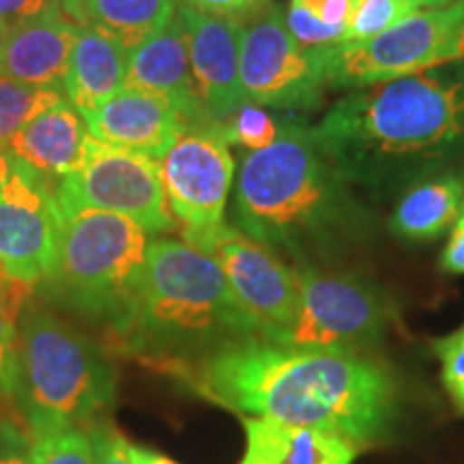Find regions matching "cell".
I'll use <instances>...</instances> for the list:
<instances>
[{
  "label": "cell",
  "mask_w": 464,
  "mask_h": 464,
  "mask_svg": "<svg viewBox=\"0 0 464 464\" xmlns=\"http://www.w3.org/2000/svg\"><path fill=\"white\" fill-rule=\"evenodd\" d=\"M89 136L84 116L63 100L28 121L11 138L7 153L48 181L54 179L58 183L82 161Z\"/></svg>",
  "instance_id": "ac0fdd59"
},
{
  "label": "cell",
  "mask_w": 464,
  "mask_h": 464,
  "mask_svg": "<svg viewBox=\"0 0 464 464\" xmlns=\"http://www.w3.org/2000/svg\"><path fill=\"white\" fill-rule=\"evenodd\" d=\"M208 256L222 266L232 293L260 324L263 338L271 342L280 338L293 323L299 304L295 266L228 224Z\"/></svg>",
  "instance_id": "4fadbf2b"
},
{
  "label": "cell",
  "mask_w": 464,
  "mask_h": 464,
  "mask_svg": "<svg viewBox=\"0 0 464 464\" xmlns=\"http://www.w3.org/2000/svg\"><path fill=\"white\" fill-rule=\"evenodd\" d=\"M61 224L48 179L14 158L0 194V271L28 288L48 284L56 266Z\"/></svg>",
  "instance_id": "7c38bea8"
},
{
  "label": "cell",
  "mask_w": 464,
  "mask_h": 464,
  "mask_svg": "<svg viewBox=\"0 0 464 464\" xmlns=\"http://www.w3.org/2000/svg\"><path fill=\"white\" fill-rule=\"evenodd\" d=\"M61 216L108 211L153 235L177 228L166 200L161 161L89 136L78 168L54 185Z\"/></svg>",
  "instance_id": "9c48e42d"
},
{
  "label": "cell",
  "mask_w": 464,
  "mask_h": 464,
  "mask_svg": "<svg viewBox=\"0 0 464 464\" xmlns=\"http://www.w3.org/2000/svg\"><path fill=\"white\" fill-rule=\"evenodd\" d=\"M277 133H280V121H276L265 108L254 106V103H243L222 127L226 142L239 144L247 150L266 149L276 142Z\"/></svg>",
  "instance_id": "484cf974"
},
{
  "label": "cell",
  "mask_w": 464,
  "mask_h": 464,
  "mask_svg": "<svg viewBox=\"0 0 464 464\" xmlns=\"http://www.w3.org/2000/svg\"><path fill=\"white\" fill-rule=\"evenodd\" d=\"M17 314L0 290V402H15V376H17Z\"/></svg>",
  "instance_id": "83f0119b"
},
{
  "label": "cell",
  "mask_w": 464,
  "mask_h": 464,
  "mask_svg": "<svg viewBox=\"0 0 464 464\" xmlns=\"http://www.w3.org/2000/svg\"><path fill=\"white\" fill-rule=\"evenodd\" d=\"M61 9L78 26L114 34L131 50L177 15V0H61Z\"/></svg>",
  "instance_id": "7402d4cb"
},
{
  "label": "cell",
  "mask_w": 464,
  "mask_h": 464,
  "mask_svg": "<svg viewBox=\"0 0 464 464\" xmlns=\"http://www.w3.org/2000/svg\"><path fill=\"white\" fill-rule=\"evenodd\" d=\"M108 334L116 351L166 370L235 342L263 338L218 260L172 239L149 243L136 299Z\"/></svg>",
  "instance_id": "277c9868"
},
{
  "label": "cell",
  "mask_w": 464,
  "mask_h": 464,
  "mask_svg": "<svg viewBox=\"0 0 464 464\" xmlns=\"http://www.w3.org/2000/svg\"><path fill=\"white\" fill-rule=\"evenodd\" d=\"M456 61H464V33H462V37H460V44H458Z\"/></svg>",
  "instance_id": "74e56055"
},
{
  "label": "cell",
  "mask_w": 464,
  "mask_h": 464,
  "mask_svg": "<svg viewBox=\"0 0 464 464\" xmlns=\"http://www.w3.org/2000/svg\"><path fill=\"white\" fill-rule=\"evenodd\" d=\"M95 464H131L127 456V439L108 420L97 421L89 428Z\"/></svg>",
  "instance_id": "f1b7e54d"
},
{
  "label": "cell",
  "mask_w": 464,
  "mask_h": 464,
  "mask_svg": "<svg viewBox=\"0 0 464 464\" xmlns=\"http://www.w3.org/2000/svg\"><path fill=\"white\" fill-rule=\"evenodd\" d=\"M299 304L276 342L368 355L396 323V301L381 284L344 266H295Z\"/></svg>",
  "instance_id": "52a82bcc"
},
{
  "label": "cell",
  "mask_w": 464,
  "mask_h": 464,
  "mask_svg": "<svg viewBox=\"0 0 464 464\" xmlns=\"http://www.w3.org/2000/svg\"><path fill=\"white\" fill-rule=\"evenodd\" d=\"M61 0H0V24L7 28L24 24L28 20L48 14Z\"/></svg>",
  "instance_id": "d6a6232c"
},
{
  "label": "cell",
  "mask_w": 464,
  "mask_h": 464,
  "mask_svg": "<svg viewBox=\"0 0 464 464\" xmlns=\"http://www.w3.org/2000/svg\"><path fill=\"white\" fill-rule=\"evenodd\" d=\"M5 33H7V26H5V24H0V42H3Z\"/></svg>",
  "instance_id": "f35d334b"
},
{
  "label": "cell",
  "mask_w": 464,
  "mask_h": 464,
  "mask_svg": "<svg viewBox=\"0 0 464 464\" xmlns=\"http://www.w3.org/2000/svg\"><path fill=\"white\" fill-rule=\"evenodd\" d=\"M239 78L243 102L284 112L316 110L327 89L316 50L293 37L277 3L243 22Z\"/></svg>",
  "instance_id": "30bf717a"
},
{
  "label": "cell",
  "mask_w": 464,
  "mask_h": 464,
  "mask_svg": "<svg viewBox=\"0 0 464 464\" xmlns=\"http://www.w3.org/2000/svg\"><path fill=\"white\" fill-rule=\"evenodd\" d=\"M464 207V170L439 172L398 196L390 230L409 243H428L451 230Z\"/></svg>",
  "instance_id": "44dd1931"
},
{
  "label": "cell",
  "mask_w": 464,
  "mask_h": 464,
  "mask_svg": "<svg viewBox=\"0 0 464 464\" xmlns=\"http://www.w3.org/2000/svg\"><path fill=\"white\" fill-rule=\"evenodd\" d=\"M168 372L235 413L318 428L357 448L385 437L400 413L396 376L357 353L249 338Z\"/></svg>",
  "instance_id": "6da1fadb"
},
{
  "label": "cell",
  "mask_w": 464,
  "mask_h": 464,
  "mask_svg": "<svg viewBox=\"0 0 464 464\" xmlns=\"http://www.w3.org/2000/svg\"><path fill=\"white\" fill-rule=\"evenodd\" d=\"M89 133L114 147L161 161L189 127L170 103L140 89H121L100 108L84 114Z\"/></svg>",
  "instance_id": "2e32d148"
},
{
  "label": "cell",
  "mask_w": 464,
  "mask_h": 464,
  "mask_svg": "<svg viewBox=\"0 0 464 464\" xmlns=\"http://www.w3.org/2000/svg\"><path fill=\"white\" fill-rule=\"evenodd\" d=\"M432 351L440 365V382L458 413L464 415V324L454 334L434 340Z\"/></svg>",
  "instance_id": "4316f807"
},
{
  "label": "cell",
  "mask_w": 464,
  "mask_h": 464,
  "mask_svg": "<svg viewBox=\"0 0 464 464\" xmlns=\"http://www.w3.org/2000/svg\"><path fill=\"white\" fill-rule=\"evenodd\" d=\"M166 200L188 246L211 252L226 228L224 213L235 181L230 144L219 130H191L161 160Z\"/></svg>",
  "instance_id": "8fae6325"
},
{
  "label": "cell",
  "mask_w": 464,
  "mask_h": 464,
  "mask_svg": "<svg viewBox=\"0 0 464 464\" xmlns=\"http://www.w3.org/2000/svg\"><path fill=\"white\" fill-rule=\"evenodd\" d=\"M177 3L200 11V14L237 17V20L246 22L247 17L256 15L269 7L274 0H177Z\"/></svg>",
  "instance_id": "4dcf8cb0"
},
{
  "label": "cell",
  "mask_w": 464,
  "mask_h": 464,
  "mask_svg": "<svg viewBox=\"0 0 464 464\" xmlns=\"http://www.w3.org/2000/svg\"><path fill=\"white\" fill-rule=\"evenodd\" d=\"M420 9L421 5L417 0H357L342 42L374 37Z\"/></svg>",
  "instance_id": "cb8c5ba5"
},
{
  "label": "cell",
  "mask_w": 464,
  "mask_h": 464,
  "mask_svg": "<svg viewBox=\"0 0 464 464\" xmlns=\"http://www.w3.org/2000/svg\"><path fill=\"white\" fill-rule=\"evenodd\" d=\"M11 166H14V158L7 153V149H0V194H3L5 185L9 181Z\"/></svg>",
  "instance_id": "d590c367"
},
{
  "label": "cell",
  "mask_w": 464,
  "mask_h": 464,
  "mask_svg": "<svg viewBox=\"0 0 464 464\" xmlns=\"http://www.w3.org/2000/svg\"><path fill=\"white\" fill-rule=\"evenodd\" d=\"M130 48L100 28L80 26L63 92L80 114H89L125 89Z\"/></svg>",
  "instance_id": "ffe728a7"
},
{
  "label": "cell",
  "mask_w": 464,
  "mask_h": 464,
  "mask_svg": "<svg viewBox=\"0 0 464 464\" xmlns=\"http://www.w3.org/2000/svg\"><path fill=\"white\" fill-rule=\"evenodd\" d=\"M127 89H140L170 103L191 130H219L207 112L189 63V42L181 17L130 50ZM222 131V130H219Z\"/></svg>",
  "instance_id": "9a60e30c"
},
{
  "label": "cell",
  "mask_w": 464,
  "mask_h": 464,
  "mask_svg": "<svg viewBox=\"0 0 464 464\" xmlns=\"http://www.w3.org/2000/svg\"><path fill=\"white\" fill-rule=\"evenodd\" d=\"M440 269L454 276H464V207L451 226L448 246L440 252Z\"/></svg>",
  "instance_id": "836d02e7"
},
{
  "label": "cell",
  "mask_w": 464,
  "mask_h": 464,
  "mask_svg": "<svg viewBox=\"0 0 464 464\" xmlns=\"http://www.w3.org/2000/svg\"><path fill=\"white\" fill-rule=\"evenodd\" d=\"M246 451L239 464H353L355 443L338 434L271 417H243Z\"/></svg>",
  "instance_id": "d6986e66"
},
{
  "label": "cell",
  "mask_w": 464,
  "mask_h": 464,
  "mask_svg": "<svg viewBox=\"0 0 464 464\" xmlns=\"http://www.w3.org/2000/svg\"><path fill=\"white\" fill-rule=\"evenodd\" d=\"M33 464H95L89 430L72 428L31 439Z\"/></svg>",
  "instance_id": "d4e9b609"
},
{
  "label": "cell",
  "mask_w": 464,
  "mask_h": 464,
  "mask_svg": "<svg viewBox=\"0 0 464 464\" xmlns=\"http://www.w3.org/2000/svg\"><path fill=\"white\" fill-rule=\"evenodd\" d=\"M63 102L61 89H45L0 78V149H7L11 138L39 112Z\"/></svg>",
  "instance_id": "603a6c76"
},
{
  "label": "cell",
  "mask_w": 464,
  "mask_h": 464,
  "mask_svg": "<svg viewBox=\"0 0 464 464\" xmlns=\"http://www.w3.org/2000/svg\"><path fill=\"white\" fill-rule=\"evenodd\" d=\"M78 31L80 26L63 14L61 5L7 28L0 42V78L63 91Z\"/></svg>",
  "instance_id": "e0dca14e"
},
{
  "label": "cell",
  "mask_w": 464,
  "mask_h": 464,
  "mask_svg": "<svg viewBox=\"0 0 464 464\" xmlns=\"http://www.w3.org/2000/svg\"><path fill=\"white\" fill-rule=\"evenodd\" d=\"M116 381L100 348L45 310L28 307L17 329L15 404L28 434L84 428L103 420Z\"/></svg>",
  "instance_id": "5b68a950"
},
{
  "label": "cell",
  "mask_w": 464,
  "mask_h": 464,
  "mask_svg": "<svg viewBox=\"0 0 464 464\" xmlns=\"http://www.w3.org/2000/svg\"><path fill=\"white\" fill-rule=\"evenodd\" d=\"M0 464H33L31 437L15 423H0Z\"/></svg>",
  "instance_id": "1f68e13d"
},
{
  "label": "cell",
  "mask_w": 464,
  "mask_h": 464,
  "mask_svg": "<svg viewBox=\"0 0 464 464\" xmlns=\"http://www.w3.org/2000/svg\"><path fill=\"white\" fill-rule=\"evenodd\" d=\"M127 456H130L131 464H177L170 458L158 454V451L140 448V445H133L127 440Z\"/></svg>",
  "instance_id": "e575fe53"
},
{
  "label": "cell",
  "mask_w": 464,
  "mask_h": 464,
  "mask_svg": "<svg viewBox=\"0 0 464 464\" xmlns=\"http://www.w3.org/2000/svg\"><path fill=\"white\" fill-rule=\"evenodd\" d=\"M310 133L346 181L374 200L464 170V61L351 91Z\"/></svg>",
  "instance_id": "7a4b0ae2"
},
{
  "label": "cell",
  "mask_w": 464,
  "mask_h": 464,
  "mask_svg": "<svg viewBox=\"0 0 464 464\" xmlns=\"http://www.w3.org/2000/svg\"><path fill=\"white\" fill-rule=\"evenodd\" d=\"M421 5V9H432V7H445V5H451L454 0H417Z\"/></svg>",
  "instance_id": "8d00e7d4"
},
{
  "label": "cell",
  "mask_w": 464,
  "mask_h": 464,
  "mask_svg": "<svg viewBox=\"0 0 464 464\" xmlns=\"http://www.w3.org/2000/svg\"><path fill=\"white\" fill-rule=\"evenodd\" d=\"M288 5L305 11L307 15H312L324 26L340 28V31L346 33L357 0H290Z\"/></svg>",
  "instance_id": "f546056e"
},
{
  "label": "cell",
  "mask_w": 464,
  "mask_h": 464,
  "mask_svg": "<svg viewBox=\"0 0 464 464\" xmlns=\"http://www.w3.org/2000/svg\"><path fill=\"white\" fill-rule=\"evenodd\" d=\"M235 228L290 266H344L376 239L379 218L312 140L282 119L276 142L247 150L232 194Z\"/></svg>",
  "instance_id": "3957f363"
},
{
  "label": "cell",
  "mask_w": 464,
  "mask_h": 464,
  "mask_svg": "<svg viewBox=\"0 0 464 464\" xmlns=\"http://www.w3.org/2000/svg\"><path fill=\"white\" fill-rule=\"evenodd\" d=\"M149 232L108 211L63 216L48 286L69 310L110 329L125 318L140 288Z\"/></svg>",
  "instance_id": "8992f818"
},
{
  "label": "cell",
  "mask_w": 464,
  "mask_h": 464,
  "mask_svg": "<svg viewBox=\"0 0 464 464\" xmlns=\"http://www.w3.org/2000/svg\"><path fill=\"white\" fill-rule=\"evenodd\" d=\"M189 42V63L207 112L219 130L243 103L239 63L243 20L208 15L177 3Z\"/></svg>",
  "instance_id": "5bb4252c"
},
{
  "label": "cell",
  "mask_w": 464,
  "mask_h": 464,
  "mask_svg": "<svg viewBox=\"0 0 464 464\" xmlns=\"http://www.w3.org/2000/svg\"><path fill=\"white\" fill-rule=\"evenodd\" d=\"M464 33V0L420 9L374 37L316 50L327 89L357 91L456 61Z\"/></svg>",
  "instance_id": "ba28073f"
}]
</instances>
